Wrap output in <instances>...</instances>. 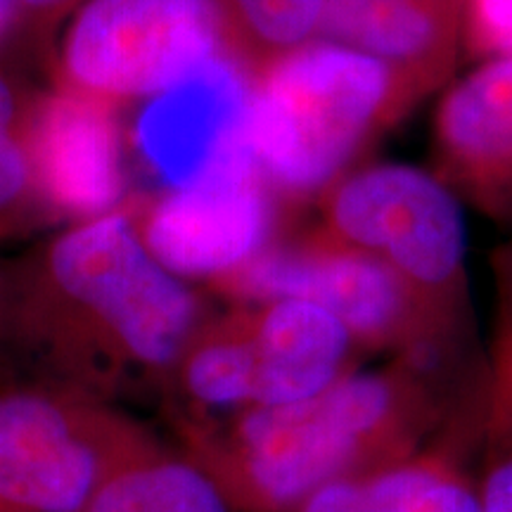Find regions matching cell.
<instances>
[{
    "label": "cell",
    "mask_w": 512,
    "mask_h": 512,
    "mask_svg": "<svg viewBox=\"0 0 512 512\" xmlns=\"http://www.w3.org/2000/svg\"><path fill=\"white\" fill-rule=\"evenodd\" d=\"M83 3L86 0H17L19 15L12 57L48 76L57 34Z\"/></svg>",
    "instance_id": "cell-18"
},
{
    "label": "cell",
    "mask_w": 512,
    "mask_h": 512,
    "mask_svg": "<svg viewBox=\"0 0 512 512\" xmlns=\"http://www.w3.org/2000/svg\"><path fill=\"white\" fill-rule=\"evenodd\" d=\"M240 299H299L335 316L351 337L392 342L439 316L387 264L328 235L304 245L268 247L216 283Z\"/></svg>",
    "instance_id": "cell-7"
},
{
    "label": "cell",
    "mask_w": 512,
    "mask_h": 512,
    "mask_svg": "<svg viewBox=\"0 0 512 512\" xmlns=\"http://www.w3.org/2000/svg\"><path fill=\"white\" fill-rule=\"evenodd\" d=\"M470 0H325L320 41L373 57L394 81L396 114L456 67Z\"/></svg>",
    "instance_id": "cell-11"
},
{
    "label": "cell",
    "mask_w": 512,
    "mask_h": 512,
    "mask_svg": "<svg viewBox=\"0 0 512 512\" xmlns=\"http://www.w3.org/2000/svg\"><path fill=\"white\" fill-rule=\"evenodd\" d=\"M252 373V408L306 401L339 380L351 335L335 316L299 299L238 313Z\"/></svg>",
    "instance_id": "cell-13"
},
{
    "label": "cell",
    "mask_w": 512,
    "mask_h": 512,
    "mask_svg": "<svg viewBox=\"0 0 512 512\" xmlns=\"http://www.w3.org/2000/svg\"><path fill=\"white\" fill-rule=\"evenodd\" d=\"M328 238L387 264L434 313L465 285V221L456 192L406 164H380L330 192Z\"/></svg>",
    "instance_id": "cell-5"
},
{
    "label": "cell",
    "mask_w": 512,
    "mask_h": 512,
    "mask_svg": "<svg viewBox=\"0 0 512 512\" xmlns=\"http://www.w3.org/2000/svg\"><path fill=\"white\" fill-rule=\"evenodd\" d=\"M358 512H482V501L456 477L411 465L361 482Z\"/></svg>",
    "instance_id": "cell-16"
},
{
    "label": "cell",
    "mask_w": 512,
    "mask_h": 512,
    "mask_svg": "<svg viewBox=\"0 0 512 512\" xmlns=\"http://www.w3.org/2000/svg\"><path fill=\"white\" fill-rule=\"evenodd\" d=\"M22 143L57 223L119 209L126 178L117 107L48 83L31 102Z\"/></svg>",
    "instance_id": "cell-10"
},
{
    "label": "cell",
    "mask_w": 512,
    "mask_h": 512,
    "mask_svg": "<svg viewBox=\"0 0 512 512\" xmlns=\"http://www.w3.org/2000/svg\"><path fill=\"white\" fill-rule=\"evenodd\" d=\"M254 83L230 50L147 102L136 145L169 190L245 164Z\"/></svg>",
    "instance_id": "cell-9"
},
{
    "label": "cell",
    "mask_w": 512,
    "mask_h": 512,
    "mask_svg": "<svg viewBox=\"0 0 512 512\" xmlns=\"http://www.w3.org/2000/svg\"><path fill=\"white\" fill-rule=\"evenodd\" d=\"M202 320L197 294L145 247L131 209L67 223L0 266V351L31 382L100 401L171 380Z\"/></svg>",
    "instance_id": "cell-1"
},
{
    "label": "cell",
    "mask_w": 512,
    "mask_h": 512,
    "mask_svg": "<svg viewBox=\"0 0 512 512\" xmlns=\"http://www.w3.org/2000/svg\"><path fill=\"white\" fill-rule=\"evenodd\" d=\"M57 219L43 200L17 133L0 128V242L38 233Z\"/></svg>",
    "instance_id": "cell-17"
},
{
    "label": "cell",
    "mask_w": 512,
    "mask_h": 512,
    "mask_svg": "<svg viewBox=\"0 0 512 512\" xmlns=\"http://www.w3.org/2000/svg\"><path fill=\"white\" fill-rule=\"evenodd\" d=\"M226 50L216 0H86L57 34L48 81L119 107L157 98Z\"/></svg>",
    "instance_id": "cell-3"
},
{
    "label": "cell",
    "mask_w": 512,
    "mask_h": 512,
    "mask_svg": "<svg viewBox=\"0 0 512 512\" xmlns=\"http://www.w3.org/2000/svg\"><path fill=\"white\" fill-rule=\"evenodd\" d=\"M479 501L482 512H512V446L496 460Z\"/></svg>",
    "instance_id": "cell-20"
},
{
    "label": "cell",
    "mask_w": 512,
    "mask_h": 512,
    "mask_svg": "<svg viewBox=\"0 0 512 512\" xmlns=\"http://www.w3.org/2000/svg\"><path fill=\"white\" fill-rule=\"evenodd\" d=\"M17 0H0V55H12L17 34Z\"/></svg>",
    "instance_id": "cell-21"
},
{
    "label": "cell",
    "mask_w": 512,
    "mask_h": 512,
    "mask_svg": "<svg viewBox=\"0 0 512 512\" xmlns=\"http://www.w3.org/2000/svg\"><path fill=\"white\" fill-rule=\"evenodd\" d=\"M79 512H228L214 477L152 451L107 477Z\"/></svg>",
    "instance_id": "cell-14"
},
{
    "label": "cell",
    "mask_w": 512,
    "mask_h": 512,
    "mask_svg": "<svg viewBox=\"0 0 512 512\" xmlns=\"http://www.w3.org/2000/svg\"><path fill=\"white\" fill-rule=\"evenodd\" d=\"M389 114H396L394 81L384 64L311 41L259 69L249 150L268 185L313 192L342 171Z\"/></svg>",
    "instance_id": "cell-2"
},
{
    "label": "cell",
    "mask_w": 512,
    "mask_h": 512,
    "mask_svg": "<svg viewBox=\"0 0 512 512\" xmlns=\"http://www.w3.org/2000/svg\"><path fill=\"white\" fill-rule=\"evenodd\" d=\"M448 188L494 219H512V53L463 76L434 121Z\"/></svg>",
    "instance_id": "cell-12"
},
{
    "label": "cell",
    "mask_w": 512,
    "mask_h": 512,
    "mask_svg": "<svg viewBox=\"0 0 512 512\" xmlns=\"http://www.w3.org/2000/svg\"><path fill=\"white\" fill-rule=\"evenodd\" d=\"M498 302H501V335H498V377L508 411H512V240L494 256Z\"/></svg>",
    "instance_id": "cell-19"
},
{
    "label": "cell",
    "mask_w": 512,
    "mask_h": 512,
    "mask_svg": "<svg viewBox=\"0 0 512 512\" xmlns=\"http://www.w3.org/2000/svg\"><path fill=\"white\" fill-rule=\"evenodd\" d=\"M152 451L93 396L43 382L0 389V512H79L107 477Z\"/></svg>",
    "instance_id": "cell-4"
},
{
    "label": "cell",
    "mask_w": 512,
    "mask_h": 512,
    "mask_svg": "<svg viewBox=\"0 0 512 512\" xmlns=\"http://www.w3.org/2000/svg\"><path fill=\"white\" fill-rule=\"evenodd\" d=\"M228 50L245 67L264 69L318 36L325 0H216Z\"/></svg>",
    "instance_id": "cell-15"
},
{
    "label": "cell",
    "mask_w": 512,
    "mask_h": 512,
    "mask_svg": "<svg viewBox=\"0 0 512 512\" xmlns=\"http://www.w3.org/2000/svg\"><path fill=\"white\" fill-rule=\"evenodd\" d=\"M133 211V209H131ZM145 247L176 278L219 283L271 247V185L249 159L133 211Z\"/></svg>",
    "instance_id": "cell-8"
},
{
    "label": "cell",
    "mask_w": 512,
    "mask_h": 512,
    "mask_svg": "<svg viewBox=\"0 0 512 512\" xmlns=\"http://www.w3.org/2000/svg\"><path fill=\"white\" fill-rule=\"evenodd\" d=\"M399 406V387L384 375L339 377L306 401L252 408L238 422V465L256 496L285 505L339 479Z\"/></svg>",
    "instance_id": "cell-6"
}]
</instances>
